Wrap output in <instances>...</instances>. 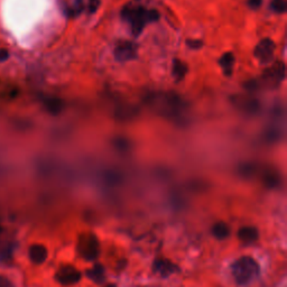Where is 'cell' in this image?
Returning a JSON list of instances; mask_svg holds the SVG:
<instances>
[{
  "mask_svg": "<svg viewBox=\"0 0 287 287\" xmlns=\"http://www.w3.org/2000/svg\"><path fill=\"white\" fill-rule=\"evenodd\" d=\"M86 275H88V277L90 279L95 281V283L100 284L105 280V269L99 264L95 265V266L92 269L88 270V272H86Z\"/></svg>",
  "mask_w": 287,
  "mask_h": 287,
  "instance_id": "cell-16",
  "label": "cell"
},
{
  "mask_svg": "<svg viewBox=\"0 0 287 287\" xmlns=\"http://www.w3.org/2000/svg\"><path fill=\"white\" fill-rule=\"evenodd\" d=\"M79 253L85 261H93L99 254V242L92 234L81 235L78 243Z\"/></svg>",
  "mask_w": 287,
  "mask_h": 287,
  "instance_id": "cell-4",
  "label": "cell"
},
{
  "mask_svg": "<svg viewBox=\"0 0 287 287\" xmlns=\"http://www.w3.org/2000/svg\"><path fill=\"white\" fill-rule=\"evenodd\" d=\"M203 43L200 40H189L187 41V45L192 48V50H198L202 46Z\"/></svg>",
  "mask_w": 287,
  "mask_h": 287,
  "instance_id": "cell-20",
  "label": "cell"
},
{
  "mask_svg": "<svg viewBox=\"0 0 287 287\" xmlns=\"http://www.w3.org/2000/svg\"><path fill=\"white\" fill-rule=\"evenodd\" d=\"M106 287H117L115 284H109V285H107Z\"/></svg>",
  "mask_w": 287,
  "mask_h": 287,
  "instance_id": "cell-24",
  "label": "cell"
},
{
  "mask_svg": "<svg viewBox=\"0 0 287 287\" xmlns=\"http://www.w3.org/2000/svg\"><path fill=\"white\" fill-rule=\"evenodd\" d=\"M187 73V66L181 59H174L173 62V75L176 80L184 79Z\"/></svg>",
  "mask_w": 287,
  "mask_h": 287,
  "instance_id": "cell-15",
  "label": "cell"
},
{
  "mask_svg": "<svg viewBox=\"0 0 287 287\" xmlns=\"http://www.w3.org/2000/svg\"><path fill=\"white\" fill-rule=\"evenodd\" d=\"M55 278L63 285H73L81 279V273L73 266H63L57 270Z\"/></svg>",
  "mask_w": 287,
  "mask_h": 287,
  "instance_id": "cell-7",
  "label": "cell"
},
{
  "mask_svg": "<svg viewBox=\"0 0 287 287\" xmlns=\"http://www.w3.org/2000/svg\"><path fill=\"white\" fill-rule=\"evenodd\" d=\"M0 231H2V228H0Z\"/></svg>",
  "mask_w": 287,
  "mask_h": 287,
  "instance_id": "cell-25",
  "label": "cell"
},
{
  "mask_svg": "<svg viewBox=\"0 0 287 287\" xmlns=\"http://www.w3.org/2000/svg\"><path fill=\"white\" fill-rule=\"evenodd\" d=\"M285 78V66L284 63L278 62L270 68L268 71L264 74V79L267 81L268 84L277 85Z\"/></svg>",
  "mask_w": 287,
  "mask_h": 287,
  "instance_id": "cell-8",
  "label": "cell"
},
{
  "mask_svg": "<svg viewBox=\"0 0 287 287\" xmlns=\"http://www.w3.org/2000/svg\"><path fill=\"white\" fill-rule=\"evenodd\" d=\"M153 269L154 272L158 273L161 276H163V277H167V276L177 270L175 265H173L170 261H167V259H157L154 263Z\"/></svg>",
  "mask_w": 287,
  "mask_h": 287,
  "instance_id": "cell-10",
  "label": "cell"
},
{
  "mask_svg": "<svg viewBox=\"0 0 287 287\" xmlns=\"http://www.w3.org/2000/svg\"><path fill=\"white\" fill-rule=\"evenodd\" d=\"M126 19L131 21L132 30L135 36H138L142 33L145 25L148 21H154L158 19V13L155 10H146L143 7H133V8H124L123 12Z\"/></svg>",
  "mask_w": 287,
  "mask_h": 287,
  "instance_id": "cell-3",
  "label": "cell"
},
{
  "mask_svg": "<svg viewBox=\"0 0 287 287\" xmlns=\"http://www.w3.org/2000/svg\"><path fill=\"white\" fill-rule=\"evenodd\" d=\"M234 64H235V56L232 55L230 52L225 53L220 59V66L222 68V71L227 75L230 77L234 72Z\"/></svg>",
  "mask_w": 287,
  "mask_h": 287,
  "instance_id": "cell-13",
  "label": "cell"
},
{
  "mask_svg": "<svg viewBox=\"0 0 287 287\" xmlns=\"http://www.w3.org/2000/svg\"><path fill=\"white\" fill-rule=\"evenodd\" d=\"M137 46L132 42L121 41L119 42L115 48V55L118 61L127 62L136 57Z\"/></svg>",
  "mask_w": 287,
  "mask_h": 287,
  "instance_id": "cell-6",
  "label": "cell"
},
{
  "mask_svg": "<svg viewBox=\"0 0 287 287\" xmlns=\"http://www.w3.org/2000/svg\"><path fill=\"white\" fill-rule=\"evenodd\" d=\"M150 105L155 110L160 111L162 115L169 118L178 117L183 111L181 98H178L175 94L162 93V95H153Z\"/></svg>",
  "mask_w": 287,
  "mask_h": 287,
  "instance_id": "cell-1",
  "label": "cell"
},
{
  "mask_svg": "<svg viewBox=\"0 0 287 287\" xmlns=\"http://www.w3.org/2000/svg\"><path fill=\"white\" fill-rule=\"evenodd\" d=\"M0 287H14V286L12 283H10V280L8 278L0 276Z\"/></svg>",
  "mask_w": 287,
  "mask_h": 287,
  "instance_id": "cell-22",
  "label": "cell"
},
{
  "mask_svg": "<svg viewBox=\"0 0 287 287\" xmlns=\"http://www.w3.org/2000/svg\"><path fill=\"white\" fill-rule=\"evenodd\" d=\"M29 258L34 264H43L47 258V249L43 245H33L29 248Z\"/></svg>",
  "mask_w": 287,
  "mask_h": 287,
  "instance_id": "cell-11",
  "label": "cell"
},
{
  "mask_svg": "<svg viewBox=\"0 0 287 287\" xmlns=\"http://www.w3.org/2000/svg\"><path fill=\"white\" fill-rule=\"evenodd\" d=\"M46 108H47V110L52 113H58L62 110L63 104H62V101L58 99H51L47 101Z\"/></svg>",
  "mask_w": 287,
  "mask_h": 287,
  "instance_id": "cell-17",
  "label": "cell"
},
{
  "mask_svg": "<svg viewBox=\"0 0 287 287\" xmlns=\"http://www.w3.org/2000/svg\"><path fill=\"white\" fill-rule=\"evenodd\" d=\"M275 53V44L272 40L265 39L259 42V44L254 48V56L259 62L267 64L273 58Z\"/></svg>",
  "mask_w": 287,
  "mask_h": 287,
  "instance_id": "cell-5",
  "label": "cell"
},
{
  "mask_svg": "<svg viewBox=\"0 0 287 287\" xmlns=\"http://www.w3.org/2000/svg\"><path fill=\"white\" fill-rule=\"evenodd\" d=\"M263 0H248V6L251 9H258L262 6Z\"/></svg>",
  "mask_w": 287,
  "mask_h": 287,
  "instance_id": "cell-21",
  "label": "cell"
},
{
  "mask_svg": "<svg viewBox=\"0 0 287 287\" xmlns=\"http://www.w3.org/2000/svg\"><path fill=\"white\" fill-rule=\"evenodd\" d=\"M100 6V0H90L88 4V12L90 14L95 13Z\"/></svg>",
  "mask_w": 287,
  "mask_h": 287,
  "instance_id": "cell-19",
  "label": "cell"
},
{
  "mask_svg": "<svg viewBox=\"0 0 287 287\" xmlns=\"http://www.w3.org/2000/svg\"><path fill=\"white\" fill-rule=\"evenodd\" d=\"M8 57V52L6 50H0V61H5Z\"/></svg>",
  "mask_w": 287,
  "mask_h": 287,
  "instance_id": "cell-23",
  "label": "cell"
},
{
  "mask_svg": "<svg viewBox=\"0 0 287 287\" xmlns=\"http://www.w3.org/2000/svg\"><path fill=\"white\" fill-rule=\"evenodd\" d=\"M270 6L276 14H284L286 12L287 2L286 0H273Z\"/></svg>",
  "mask_w": 287,
  "mask_h": 287,
  "instance_id": "cell-18",
  "label": "cell"
},
{
  "mask_svg": "<svg viewBox=\"0 0 287 287\" xmlns=\"http://www.w3.org/2000/svg\"><path fill=\"white\" fill-rule=\"evenodd\" d=\"M213 236L219 240H224L226 238H228L230 235V228L229 226L225 224V222H218L215 224L212 228Z\"/></svg>",
  "mask_w": 287,
  "mask_h": 287,
  "instance_id": "cell-14",
  "label": "cell"
},
{
  "mask_svg": "<svg viewBox=\"0 0 287 287\" xmlns=\"http://www.w3.org/2000/svg\"><path fill=\"white\" fill-rule=\"evenodd\" d=\"M235 105L239 108L240 110L252 113L258 110V102L251 98H243V97H237L235 98Z\"/></svg>",
  "mask_w": 287,
  "mask_h": 287,
  "instance_id": "cell-12",
  "label": "cell"
},
{
  "mask_svg": "<svg viewBox=\"0 0 287 287\" xmlns=\"http://www.w3.org/2000/svg\"><path fill=\"white\" fill-rule=\"evenodd\" d=\"M238 237L243 245H251L258 240L259 232L254 227H242L238 232Z\"/></svg>",
  "mask_w": 287,
  "mask_h": 287,
  "instance_id": "cell-9",
  "label": "cell"
},
{
  "mask_svg": "<svg viewBox=\"0 0 287 287\" xmlns=\"http://www.w3.org/2000/svg\"><path fill=\"white\" fill-rule=\"evenodd\" d=\"M232 275L238 284L246 285L259 275V266L251 257H241L232 265Z\"/></svg>",
  "mask_w": 287,
  "mask_h": 287,
  "instance_id": "cell-2",
  "label": "cell"
}]
</instances>
